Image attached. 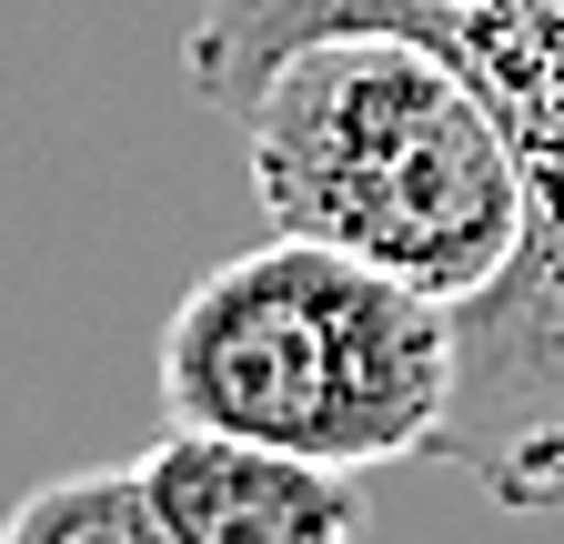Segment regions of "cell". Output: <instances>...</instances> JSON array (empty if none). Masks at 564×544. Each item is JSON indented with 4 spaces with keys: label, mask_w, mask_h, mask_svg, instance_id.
<instances>
[{
    "label": "cell",
    "mask_w": 564,
    "mask_h": 544,
    "mask_svg": "<svg viewBox=\"0 0 564 544\" xmlns=\"http://www.w3.org/2000/svg\"><path fill=\"white\" fill-rule=\"evenodd\" d=\"M242 152L272 232L333 242L373 272L474 303L524 252L514 121L444 41L393 21L313 31L252 81Z\"/></svg>",
    "instance_id": "6da1fadb"
},
{
    "label": "cell",
    "mask_w": 564,
    "mask_h": 544,
    "mask_svg": "<svg viewBox=\"0 0 564 544\" xmlns=\"http://www.w3.org/2000/svg\"><path fill=\"white\" fill-rule=\"evenodd\" d=\"M343 21L444 41L514 121L524 252L464 303V383L434 454L464 464L505 514H544L564 504V0H202L182 31V81L232 121L282 51Z\"/></svg>",
    "instance_id": "7a4b0ae2"
},
{
    "label": "cell",
    "mask_w": 564,
    "mask_h": 544,
    "mask_svg": "<svg viewBox=\"0 0 564 544\" xmlns=\"http://www.w3.org/2000/svg\"><path fill=\"white\" fill-rule=\"evenodd\" d=\"M454 383L464 303L303 232L212 262L162 323L172 424L252 434L343 474L434 454L454 424Z\"/></svg>",
    "instance_id": "3957f363"
},
{
    "label": "cell",
    "mask_w": 564,
    "mask_h": 544,
    "mask_svg": "<svg viewBox=\"0 0 564 544\" xmlns=\"http://www.w3.org/2000/svg\"><path fill=\"white\" fill-rule=\"evenodd\" d=\"M152 504L172 514L182 544H352L364 504H352V474L282 454L252 434H212V424H172L152 454Z\"/></svg>",
    "instance_id": "277c9868"
},
{
    "label": "cell",
    "mask_w": 564,
    "mask_h": 544,
    "mask_svg": "<svg viewBox=\"0 0 564 544\" xmlns=\"http://www.w3.org/2000/svg\"><path fill=\"white\" fill-rule=\"evenodd\" d=\"M0 544H182V534L152 504L141 464H101V474H51L41 494H21Z\"/></svg>",
    "instance_id": "5b68a950"
}]
</instances>
